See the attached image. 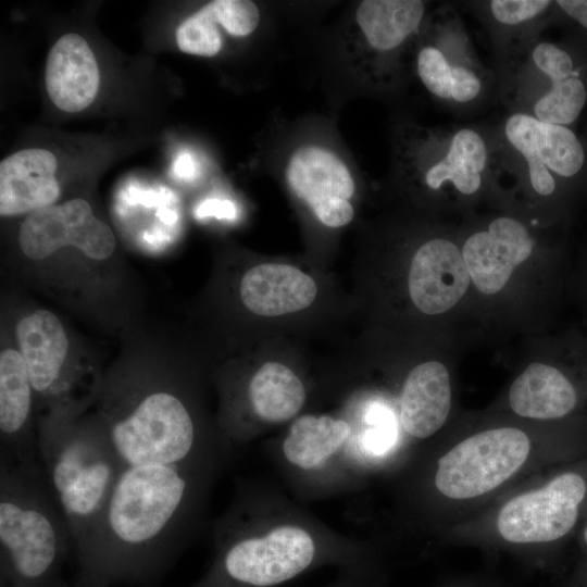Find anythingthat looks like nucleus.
<instances>
[{"mask_svg":"<svg viewBox=\"0 0 587 587\" xmlns=\"http://www.w3.org/2000/svg\"><path fill=\"white\" fill-rule=\"evenodd\" d=\"M451 410V383L438 361L416 365L405 377L400 399V419L407 437L422 454L446 424Z\"/></svg>","mask_w":587,"mask_h":587,"instance_id":"f3484780","label":"nucleus"},{"mask_svg":"<svg viewBox=\"0 0 587 587\" xmlns=\"http://www.w3.org/2000/svg\"><path fill=\"white\" fill-rule=\"evenodd\" d=\"M209 5L220 25L233 36H248L259 25L260 12L252 1L214 0L209 2Z\"/></svg>","mask_w":587,"mask_h":587,"instance_id":"393cba45","label":"nucleus"},{"mask_svg":"<svg viewBox=\"0 0 587 587\" xmlns=\"http://www.w3.org/2000/svg\"><path fill=\"white\" fill-rule=\"evenodd\" d=\"M114 390L100 420L121 467L207 465L225 470L233 445L221 432L202 428L185 396L171 385Z\"/></svg>","mask_w":587,"mask_h":587,"instance_id":"f03ea898","label":"nucleus"},{"mask_svg":"<svg viewBox=\"0 0 587 587\" xmlns=\"http://www.w3.org/2000/svg\"><path fill=\"white\" fill-rule=\"evenodd\" d=\"M210 530L214 562L197 587H277L322 566L380 560L374 544L330 528L264 480L238 479Z\"/></svg>","mask_w":587,"mask_h":587,"instance_id":"f257e3e1","label":"nucleus"},{"mask_svg":"<svg viewBox=\"0 0 587 587\" xmlns=\"http://www.w3.org/2000/svg\"><path fill=\"white\" fill-rule=\"evenodd\" d=\"M555 5L587 29V0H558Z\"/></svg>","mask_w":587,"mask_h":587,"instance_id":"cd10ccee","label":"nucleus"},{"mask_svg":"<svg viewBox=\"0 0 587 587\" xmlns=\"http://www.w3.org/2000/svg\"><path fill=\"white\" fill-rule=\"evenodd\" d=\"M322 587H384L380 560L354 567L339 569V574Z\"/></svg>","mask_w":587,"mask_h":587,"instance_id":"a878e982","label":"nucleus"},{"mask_svg":"<svg viewBox=\"0 0 587 587\" xmlns=\"http://www.w3.org/2000/svg\"><path fill=\"white\" fill-rule=\"evenodd\" d=\"M317 294L314 279L301 270L280 263L250 268L240 283L246 308L262 316H279L303 310Z\"/></svg>","mask_w":587,"mask_h":587,"instance_id":"412c9836","label":"nucleus"},{"mask_svg":"<svg viewBox=\"0 0 587 587\" xmlns=\"http://www.w3.org/2000/svg\"><path fill=\"white\" fill-rule=\"evenodd\" d=\"M586 502L585 471L571 467L544 473L437 536L519 550L545 549L574 530Z\"/></svg>","mask_w":587,"mask_h":587,"instance_id":"20e7f679","label":"nucleus"},{"mask_svg":"<svg viewBox=\"0 0 587 587\" xmlns=\"http://www.w3.org/2000/svg\"><path fill=\"white\" fill-rule=\"evenodd\" d=\"M496 87L508 112L554 125L572 124L587 100L572 55L539 36L498 58Z\"/></svg>","mask_w":587,"mask_h":587,"instance_id":"0eeeda50","label":"nucleus"},{"mask_svg":"<svg viewBox=\"0 0 587 587\" xmlns=\"http://www.w3.org/2000/svg\"><path fill=\"white\" fill-rule=\"evenodd\" d=\"M285 175L292 192L322 224L338 228L352 221L350 199L355 190L354 179L335 152L319 145L301 146L290 155Z\"/></svg>","mask_w":587,"mask_h":587,"instance_id":"9b49d317","label":"nucleus"},{"mask_svg":"<svg viewBox=\"0 0 587 587\" xmlns=\"http://www.w3.org/2000/svg\"><path fill=\"white\" fill-rule=\"evenodd\" d=\"M58 163L52 152L32 148L17 151L0 163V213H32L53 204L60 195Z\"/></svg>","mask_w":587,"mask_h":587,"instance_id":"6ab92c4d","label":"nucleus"},{"mask_svg":"<svg viewBox=\"0 0 587 587\" xmlns=\"http://www.w3.org/2000/svg\"><path fill=\"white\" fill-rule=\"evenodd\" d=\"M49 415L38 435L48 486L83 558L105 512L121 462L99 421Z\"/></svg>","mask_w":587,"mask_h":587,"instance_id":"7ed1b4c3","label":"nucleus"},{"mask_svg":"<svg viewBox=\"0 0 587 587\" xmlns=\"http://www.w3.org/2000/svg\"><path fill=\"white\" fill-rule=\"evenodd\" d=\"M34 387L20 351L0 354V464L42 467L30 429Z\"/></svg>","mask_w":587,"mask_h":587,"instance_id":"4468645a","label":"nucleus"},{"mask_svg":"<svg viewBox=\"0 0 587 587\" xmlns=\"http://www.w3.org/2000/svg\"><path fill=\"white\" fill-rule=\"evenodd\" d=\"M72 540L42 467L0 464L2 559L21 583L50 575Z\"/></svg>","mask_w":587,"mask_h":587,"instance_id":"39448f33","label":"nucleus"},{"mask_svg":"<svg viewBox=\"0 0 587 587\" xmlns=\"http://www.w3.org/2000/svg\"><path fill=\"white\" fill-rule=\"evenodd\" d=\"M508 401L521 417L550 421L570 414L576 407L577 394L558 369L534 362L514 379Z\"/></svg>","mask_w":587,"mask_h":587,"instance_id":"4be33fe9","label":"nucleus"},{"mask_svg":"<svg viewBox=\"0 0 587 587\" xmlns=\"http://www.w3.org/2000/svg\"><path fill=\"white\" fill-rule=\"evenodd\" d=\"M218 21L209 3L186 18L176 29V42L185 53L214 57L222 49Z\"/></svg>","mask_w":587,"mask_h":587,"instance_id":"b1692460","label":"nucleus"},{"mask_svg":"<svg viewBox=\"0 0 587 587\" xmlns=\"http://www.w3.org/2000/svg\"><path fill=\"white\" fill-rule=\"evenodd\" d=\"M398 143L399 171L432 193L475 196L499 174L491 128L407 125Z\"/></svg>","mask_w":587,"mask_h":587,"instance_id":"423d86ee","label":"nucleus"},{"mask_svg":"<svg viewBox=\"0 0 587 587\" xmlns=\"http://www.w3.org/2000/svg\"><path fill=\"white\" fill-rule=\"evenodd\" d=\"M196 214L199 217L215 216L232 220L236 216V208L228 200L208 199L197 208Z\"/></svg>","mask_w":587,"mask_h":587,"instance_id":"bb28decb","label":"nucleus"},{"mask_svg":"<svg viewBox=\"0 0 587 587\" xmlns=\"http://www.w3.org/2000/svg\"><path fill=\"white\" fill-rule=\"evenodd\" d=\"M533 248L534 239L523 223L500 216L486 229L472 234L461 252L474 285L491 295L505 286L513 270L529 258Z\"/></svg>","mask_w":587,"mask_h":587,"instance_id":"2eb2a0df","label":"nucleus"},{"mask_svg":"<svg viewBox=\"0 0 587 587\" xmlns=\"http://www.w3.org/2000/svg\"><path fill=\"white\" fill-rule=\"evenodd\" d=\"M16 339L35 394L63 402L61 378L68 341L59 317L48 310L34 311L17 323Z\"/></svg>","mask_w":587,"mask_h":587,"instance_id":"a211bd4d","label":"nucleus"},{"mask_svg":"<svg viewBox=\"0 0 587 587\" xmlns=\"http://www.w3.org/2000/svg\"><path fill=\"white\" fill-rule=\"evenodd\" d=\"M414 70L435 100L457 110L477 107L496 85V74L479 59L452 5L429 12L416 41Z\"/></svg>","mask_w":587,"mask_h":587,"instance_id":"6e6552de","label":"nucleus"},{"mask_svg":"<svg viewBox=\"0 0 587 587\" xmlns=\"http://www.w3.org/2000/svg\"><path fill=\"white\" fill-rule=\"evenodd\" d=\"M245 389V413L225 436L233 446L247 442L260 428L292 422L308 399L301 377L280 362L262 364Z\"/></svg>","mask_w":587,"mask_h":587,"instance_id":"ddd939ff","label":"nucleus"},{"mask_svg":"<svg viewBox=\"0 0 587 587\" xmlns=\"http://www.w3.org/2000/svg\"><path fill=\"white\" fill-rule=\"evenodd\" d=\"M195 171V164L190 155L183 154L176 163V172L180 176H191Z\"/></svg>","mask_w":587,"mask_h":587,"instance_id":"c85d7f7f","label":"nucleus"},{"mask_svg":"<svg viewBox=\"0 0 587 587\" xmlns=\"http://www.w3.org/2000/svg\"><path fill=\"white\" fill-rule=\"evenodd\" d=\"M554 5L555 1L549 0H490L474 2L472 7L500 58L539 36L540 26Z\"/></svg>","mask_w":587,"mask_h":587,"instance_id":"5701e85b","label":"nucleus"},{"mask_svg":"<svg viewBox=\"0 0 587 587\" xmlns=\"http://www.w3.org/2000/svg\"><path fill=\"white\" fill-rule=\"evenodd\" d=\"M18 243L29 259L51 255L72 246L93 260H104L115 250L112 229L99 220L84 199H72L29 213L22 222Z\"/></svg>","mask_w":587,"mask_h":587,"instance_id":"9d476101","label":"nucleus"},{"mask_svg":"<svg viewBox=\"0 0 587 587\" xmlns=\"http://www.w3.org/2000/svg\"><path fill=\"white\" fill-rule=\"evenodd\" d=\"M491 129L499 174L511 173L538 197L553 195L558 178L573 177L583 168V145L567 126L508 112Z\"/></svg>","mask_w":587,"mask_h":587,"instance_id":"1a4fd4ad","label":"nucleus"},{"mask_svg":"<svg viewBox=\"0 0 587 587\" xmlns=\"http://www.w3.org/2000/svg\"><path fill=\"white\" fill-rule=\"evenodd\" d=\"M430 11L420 0H364L355 9V24L374 62L378 80L390 83L400 59L416 43Z\"/></svg>","mask_w":587,"mask_h":587,"instance_id":"f8f14e48","label":"nucleus"},{"mask_svg":"<svg viewBox=\"0 0 587 587\" xmlns=\"http://www.w3.org/2000/svg\"><path fill=\"white\" fill-rule=\"evenodd\" d=\"M470 274L455 243L446 238L425 241L414 253L409 292L414 305L434 315L451 309L465 294Z\"/></svg>","mask_w":587,"mask_h":587,"instance_id":"dca6fc26","label":"nucleus"},{"mask_svg":"<svg viewBox=\"0 0 587 587\" xmlns=\"http://www.w3.org/2000/svg\"><path fill=\"white\" fill-rule=\"evenodd\" d=\"M46 88L52 102L70 113L86 109L99 88L98 63L87 41L65 34L51 48L46 64Z\"/></svg>","mask_w":587,"mask_h":587,"instance_id":"aec40b11","label":"nucleus"},{"mask_svg":"<svg viewBox=\"0 0 587 587\" xmlns=\"http://www.w3.org/2000/svg\"><path fill=\"white\" fill-rule=\"evenodd\" d=\"M579 538L583 546L587 549V515H586V519L584 520L583 527L579 533Z\"/></svg>","mask_w":587,"mask_h":587,"instance_id":"c756f323","label":"nucleus"}]
</instances>
